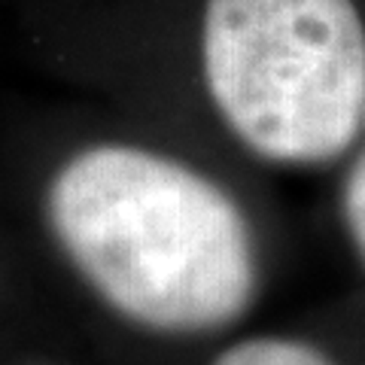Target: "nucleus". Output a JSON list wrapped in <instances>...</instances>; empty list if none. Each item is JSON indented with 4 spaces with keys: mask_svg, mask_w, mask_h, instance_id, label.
<instances>
[{
    "mask_svg": "<svg viewBox=\"0 0 365 365\" xmlns=\"http://www.w3.org/2000/svg\"><path fill=\"white\" fill-rule=\"evenodd\" d=\"M362 128H365V104H362Z\"/></svg>",
    "mask_w": 365,
    "mask_h": 365,
    "instance_id": "nucleus-5",
    "label": "nucleus"
},
{
    "mask_svg": "<svg viewBox=\"0 0 365 365\" xmlns=\"http://www.w3.org/2000/svg\"><path fill=\"white\" fill-rule=\"evenodd\" d=\"M344 225L365 262V153L356 158L344 182Z\"/></svg>",
    "mask_w": 365,
    "mask_h": 365,
    "instance_id": "nucleus-4",
    "label": "nucleus"
},
{
    "mask_svg": "<svg viewBox=\"0 0 365 365\" xmlns=\"http://www.w3.org/2000/svg\"><path fill=\"white\" fill-rule=\"evenodd\" d=\"M201 61L222 122L268 162H332L362 128L365 25L353 0H207Z\"/></svg>",
    "mask_w": 365,
    "mask_h": 365,
    "instance_id": "nucleus-2",
    "label": "nucleus"
},
{
    "mask_svg": "<svg viewBox=\"0 0 365 365\" xmlns=\"http://www.w3.org/2000/svg\"><path fill=\"white\" fill-rule=\"evenodd\" d=\"M210 365H335L323 350L299 338H247L222 350Z\"/></svg>",
    "mask_w": 365,
    "mask_h": 365,
    "instance_id": "nucleus-3",
    "label": "nucleus"
},
{
    "mask_svg": "<svg viewBox=\"0 0 365 365\" xmlns=\"http://www.w3.org/2000/svg\"><path fill=\"white\" fill-rule=\"evenodd\" d=\"M46 207L76 271L137 326L213 332L256 299L259 253L244 210L170 155L88 146L61 165Z\"/></svg>",
    "mask_w": 365,
    "mask_h": 365,
    "instance_id": "nucleus-1",
    "label": "nucleus"
}]
</instances>
